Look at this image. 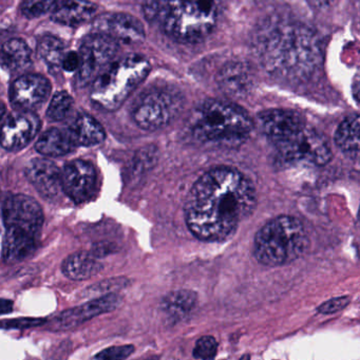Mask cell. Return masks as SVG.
<instances>
[{"label": "cell", "instance_id": "cell-1", "mask_svg": "<svg viewBox=\"0 0 360 360\" xmlns=\"http://www.w3.org/2000/svg\"><path fill=\"white\" fill-rule=\"evenodd\" d=\"M256 202V189L244 173L217 167L199 178L190 189L186 224L202 241H224L254 211Z\"/></svg>", "mask_w": 360, "mask_h": 360}, {"label": "cell", "instance_id": "cell-2", "mask_svg": "<svg viewBox=\"0 0 360 360\" xmlns=\"http://www.w3.org/2000/svg\"><path fill=\"white\" fill-rule=\"evenodd\" d=\"M253 45L263 67L284 81L309 79L321 58L315 32L305 25L282 18L263 22L257 29Z\"/></svg>", "mask_w": 360, "mask_h": 360}, {"label": "cell", "instance_id": "cell-3", "mask_svg": "<svg viewBox=\"0 0 360 360\" xmlns=\"http://www.w3.org/2000/svg\"><path fill=\"white\" fill-rule=\"evenodd\" d=\"M220 0H146L144 14L181 43L204 39L217 24Z\"/></svg>", "mask_w": 360, "mask_h": 360}, {"label": "cell", "instance_id": "cell-4", "mask_svg": "<svg viewBox=\"0 0 360 360\" xmlns=\"http://www.w3.org/2000/svg\"><path fill=\"white\" fill-rule=\"evenodd\" d=\"M194 139L203 143L236 145L252 133L254 123L238 105L219 100L202 102L190 116Z\"/></svg>", "mask_w": 360, "mask_h": 360}, {"label": "cell", "instance_id": "cell-5", "mask_svg": "<svg viewBox=\"0 0 360 360\" xmlns=\"http://www.w3.org/2000/svg\"><path fill=\"white\" fill-rule=\"evenodd\" d=\"M3 259L20 262L34 251L44 224L41 205L26 194L8 196L3 204Z\"/></svg>", "mask_w": 360, "mask_h": 360}, {"label": "cell", "instance_id": "cell-6", "mask_svg": "<svg viewBox=\"0 0 360 360\" xmlns=\"http://www.w3.org/2000/svg\"><path fill=\"white\" fill-rule=\"evenodd\" d=\"M309 236L297 218L279 215L267 222L255 236L254 255L267 267H281L302 256Z\"/></svg>", "mask_w": 360, "mask_h": 360}, {"label": "cell", "instance_id": "cell-7", "mask_svg": "<svg viewBox=\"0 0 360 360\" xmlns=\"http://www.w3.org/2000/svg\"><path fill=\"white\" fill-rule=\"evenodd\" d=\"M149 71L150 65L146 58L126 56L110 64L94 79L90 98L105 110H116L146 79Z\"/></svg>", "mask_w": 360, "mask_h": 360}, {"label": "cell", "instance_id": "cell-8", "mask_svg": "<svg viewBox=\"0 0 360 360\" xmlns=\"http://www.w3.org/2000/svg\"><path fill=\"white\" fill-rule=\"evenodd\" d=\"M184 98L171 90H152L140 98L133 119L140 128L154 131L171 124L183 109Z\"/></svg>", "mask_w": 360, "mask_h": 360}, {"label": "cell", "instance_id": "cell-9", "mask_svg": "<svg viewBox=\"0 0 360 360\" xmlns=\"http://www.w3.org/2000/svg\"><path fill=\"white\" fill-rule=\"evenodd\" d=\"M276 147L284 162L324 166L332 160V150L324 135L307 127L288 139L276 143Z\"/></svg>", "mask_w": 360, "mask_h": 360}, {"label": "cell", "instance_id": "cell-10", "mask_svg": "<svg viewBox=\"0 0 360 360\" xmlns=\"http://www.w3.org/2000/svg\"><path fill=\"white\" fill-rule=\"evenodd\" d=\"M117 41L107 35H89L81 43V67L77 74L79 85L85 86L95 79L110 64L117 52Z\"/></svg>", "mask_w": 360, "mask_h": 360}, {"label": "cell", "instance_id": "cell-11", "mask_svg": "<svg viewBox=\"0 0 360 360\" xmlns=\"http://www.w3.org/2000/svg\"><path fill=\"white\" fill-rule=\"evenodd\" d=\"M121 302H122L121 297L114 293H111V294H106L100 298L89 301L85 305L66 309L52 320L50 324V330L56 331V332L70 330L75 326H81L84 322L92 319L96 316L114 311L121 305Z\"/></svg>", "mask_w": 360, "mask_h": 360}, {"label": "cell", "instance_id": "cell-12", "mask_svg": "<svg viewBox=\"0 0 360 360\" xmlns=\"http://www.w3.org/2000/svg\"><path fill=\"white\" fill-rule=\"evenodd\" d=\"M96 181L95 168L87 161H72L62 171V190L77 204L91 199L95 192Z\"/></svg>", "mask_w": 360, "mask_h": 360}, {"label": "cell", "instance_id": "cell-13", "mask_svg": "<svg viewBox=\"0 0 360 360\" xmlns=\"http://www.w3.org/2000/svg\"><path fill=\"white\" fill-rule=\"evenodd\" d=\"M41 121L32 111L20 110L4 119L1 145L9 152L26 147L39 133Z\"/></svg>", "mask_w": 360, "mask_h": 360}, {"label": "cell", "instance_id": "cell-14", "mask_svg": "<svg viewBox=\"0 0 360 360\" xmlns=\"http://www.w3.org/2000/svg\"><path fill=\"white\" fill-rule=\"evenodd\" d=\"M94 32L107 35L124 44L141 43L145 39L143 25L129 14L106 13L96 18L93 22Z\"/></svg>", "mask_w": 360, "mask_h": 360}, {"label": "cell", "instance_id": "cell-15", "mask_svg": "<svg viewBox=\"0 0 360 360\" xmlns=\"http://www.w3.org/2000/svg\"><path fill=\"white\" fill-rule=\"evenodd\" d=\"M51 85L39 74H26L12 84L10 98L20 110L33 111L39 108L49 98Z\"/></svg>", "mask_w": 360, "mask_h": 360}, {"label": "cell", "instance_id": "cell-16", "mask_svg": "<svg viewBox=\"0 0 360 360\" xmlns=\"http://www.w3.org/2000/svg\"><path fill=\"white\" fill-rule=\"evenodd\" d=\"M261 131L276 143L284 141L305 128V121L300 114L292 110L271 109L258 116Z\"/></svg>", "mask_w": 360, "mask_h": 360}, {"label": "cell", "instance_id": "cell-17", "mask_svg": "<svg viewBox=\"0 0 360 360\" xmlns=\"http://www.w3.org/2000/svg\"><path fill=\"white\" fill-rule=\"evenodd\" d=\"M26 177L39 194L54 200L62 190V173L49 159H34L26 167Z\"/></svg>", "mask_w": 360, "mask_h": 360}, {"label": "cell", "instance_id": "cell-18", "mask_svg": "<svg viewBox=\"0 0 360 360\" xmlns=\"http://www.w3.org/2000/svg\"><path fill=\"white\" fill-rule=\"evenodd\" d=\"M217 81L220 89L226 95L244 98L254 88V70L246 62H227L218 74Z\"/></svg>", "mask_w": 360, "mask_h": 360}, {"label": "cell", "instance_id": "cell-19", "mask_svg": "<svg viewBox=\"0 0 360 360\" xmlns=\"http://www.w3.org/2000/svg\"><path fill=\"white\" fill-rule=\"evenodd\" d=\"M198 295L194 291L179 290L169 293L161 302V312L169 322L185 319L196 309Z\"/></svg>", "mask_w": 360, "mask_h": 360}, {"label": "cell", "instance_id": "cell-20", "mask_svg": "<svg viewBox=\"0 0 360 360\" xmlns=\"http://www.w3.org/2000/svg\"><path fill=\"white\" fill-rule=\"evenodd\" d=\"M102 269V265L95 255L79 252L65 259L62 272L69 279L84 281L98 275Z\"/></svg>", "mask_w": 360, "mask_h": 360}, {"label": "cell", "instance_id": "cell-21", "mask_svg": "<svg viewBox=\"0 0 360 360\" xmlns=\"http://www.w3.org/2000/svg\"><path fill=\"white\" fill-rule=\"evenodd\" d=\"M76 147L69 129H49L43 133L35 144L37 152L49 158L66 156Z\"/></svg>", "mask_w": 360, "mask_h": 360}, {"label": "cell", "instance_id": "cell-22", "mask_svg": "<svg viewBox=\"0 0 360 360\" xmlns=\"http://www.w3.org/2000/svg\"><path fill=\"white\" fill-rule=\"evenodd\" d=\"M96 7L87 0H67L52 13V20L65 26H79L95 15Z\"/></svg>", "mask_w": 360, "mask_h": 360}, {"label": "cell", "instance_id": "cell-23", "mask_svg": "<svg viewBox=\"0 0 360 360\" xmlns=\"http://www.w3.org/2000/svg\"><path fill=\"white\" fill-rule=\"evenodd\" d=\"M68 129L77 146H95L106 137L102 125L88 114L79 115Z\"/></svg>", "mask_w": 360, "mask_h": 360}, {"label": "cell", "instance_id": "cell-24", "mask_svg": "<svg viewBox=\"0 0 360 360\" xmlns=\"http://www.w3.org/2000/svg\"><path fill=\"white\" fill-rule=\"evenodd\" d=\"M31 55L32 52L26 41L12 39L1 48V65L10 72H18L30 64Z\"/></svg>", "mask_w": 360, "mask_h": 360}, {"label": "cell", "instance_id": "cell-25", "mask_svg": "<svg viewBox=\"0 0 360 360\" xmlns=\"http://www.w3.org/2000/svg\"><path fill=\"white\" fill-rule=\"evenodd\" d=\"M335 143L341 152H360V114L351 115L339 125L335 133Z\"/></svg>", "mask_w": 360, "mask_h": 360}, {"label": "cell", "instance_id": "cell-26", "mask_svg": "<svg viewBox=\"0 0 360 360\" xmlns=\"http://www.w3.org/2000/svg\"><path fill=\"white\" fill-rule=\"evenodd\" d=\"M39 56L47 62L50 68H58L62 67L65 55V46L62 41L56 37L47 35L39 41Z\"/></svg>", "mask_w": 360, "mask_h": 360}, {"label": "cell", "instance_id": "cell-27", "mask_svg": "<svg viewBox=\"0 0 360 360\" xmlns=\"http://www.w3.org/2000/svg\"><path fill=\"white\" fill-rule=\"evenodd\" d=\"M67 0H24L22 13L28 18H39L48 13H53Z\"/></svg>", "mask_w": 360, "mask_h": 360}, {"label": "cell", "instance_id": "cell-28", "mask_svg": "<svg viewBox=\"0 0 360 360\" xmlns=\"http://www.w3.org/2000/svg\"><path fill=\"white\" fill-rule=\"evenodd\" d=\"M73 98L67 92H58L52 98L51 102L48 107L47 116L53 122H60L68 116L72 110Z\"/></svg>", "mask_w": 360, "mask_h": 360}, {"label": "cell", "instance_id": "cell-29", "mask_svg": "<svg viewBox=\"0 0 360 360\" xmlns=\"http://www.w3.org/2000/svg\"><path fill=\"white\" fill-rule=\"evenodd\" d=\"M218 352V342L213 336H203L194 345V357L196 359H213Z\"/></svg>", "mask_w": 360, "mask_h": 360}, {"label": "cell", "instance_id": "cell-30", "mask_svg": "<svg viewBox=\"0 0 360 360\" xmlns=\"http://www.w3.org/2000/svg\"><path fill=\"white\" fill-rule=\"evenodd\" d=\"M135 351V347L131 345H119V347H109L94 356V359H126Z\"/></svg>", "mask_w": 360, "mask_h": 360}, {"label": "cell", "instance_id": "cell-31", "mask_svg": "<svg viewBox=\"0 0 360 360\" xmlns=\"http://www.w3.org/2000/svg\"><path fill=\"white\" fill-rule=\"evenodd\" d=\"M349 305V298L347 297H340V298L332 299V300L326 301L324 305H320L318 311L322 314H333L340 309H345Z\"/></svg>", "mask_w": 360, "mask_h": 360}, {"label": "cell", "instance_id": "cell-32", "mask_svg": "<svg viewBox=\"0 0 360 360\" xmlns=\"http://www.w3.org/2000/svg\"><path fill=\"white\" fill-rule=\"evenodd\" d=\"M81 62V54H79V52L71 51L65 55L62 68L64 70L68 71V72H74V71L79 70Z\"/></svg>", "mask_w": 360, "mask_h": 360}, {"label": "cell", "instance_id": "cell-33", "mask_svg": "<svg viewBox=\"0 0 360 360\" xmlns=\"http://www.w3.org/2000/svg\"><path fill=\"white\" fill-rule=\"evenodd\" d=\"M41 324H44V320L27 318V319L13 320V321H4L3 328H31Z\"/></svg>", "mask_w": 360, "mask_h": 360}, {"label": "cell", "instance_id": "cell-34", "mask_svg": "<svg viewBox=\"0 0 360 360\" xmlns=\"http://www.w3.org/2000/svg\"><path fill=\"white\" fill-rule=\"evenodd\" d=\"M352 91H353L354 98L360 102V68L356 72L354 76L353 84H352Z\"/></svg>", "mask_w": 360, "mask_h": 360}, {"label": "cell", "instance_id": "cell-35", "mask_svg": "<svg viewBox=\"0 0 360 360\" xmlns=\"http://www.w3.org/2000/svg\"><path fill=\"white\" fill-rule=\"evenodd\" d=\"M311 1L318 8H328L336 3V0H311Z\"/></svg>", "mask_w": 360, "mask_h": 360}, {"label": "cell", "instance_id": "cell-36", "mask_svg": "<svg viewBox=\"0 0 360 360\" xmlns=\"http://www.w3.org/2000/svg\"><path fill=\"white\" fill-rule=\"evenodd\" d=\"M12 307H13V305H12L11 301L6 300V299H3V300H1V309H3L1 313H3L4 315H5V314L10 313V312H11Z\"/></svg>", "mask_w": 360, "mask_h": 360}]
</instances>
